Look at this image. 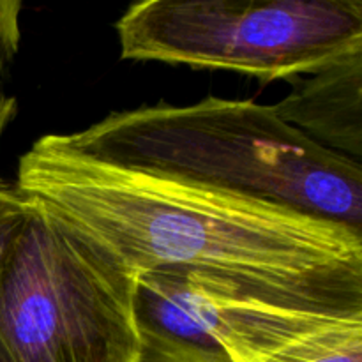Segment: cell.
Masks as SVG:
<instances>
[{
  "mask_svg": "<svg viewBox=\"0 0 362 362\" xmlns=\"http://www.w3.org/2000/svg\"><path fill=\"white\" fill-rule=\"evenodd\" d=\"M14 189L136 274L211 272L297 303L362 310V233L341 223L98 161L59 134L21 156Z\"/></svg>",
  "mask_w": 362,
  "mask_h": 362,
  "instance_id": "1",
  "label": "cell"
},
{
  "mask_svg": "<svg viewBox=\"0 0 362 362\" xmlns=\"http://www.w3.org/2000/svg\"><path fill=\"white\" fill-rule=\"evenodd\" d=\"M59 136L98 161L271 202L362 233L361 163L283 122L272 105L159 103Z\"/></svg>",
  "mask_w": 362,
  "mask_h": 362,
  "instance_id": "2",
  "label": "cell"
},
{
  "mask_svg": "<svg viewBox=\"0 0 362 362\" xmlns=\"http://www.w3.org/2000/svg\"><path fill=\"white\" fill-rule=\"evenodd\" d=\"M0 267V341L14 362H138V274L30 202Z\"/></svg>",
  "mask_w": 362,
  "mask_h": 362,
  "instance_id": "3",
  "label": "cell"
},
{
  "mask_svg": "<svg viewBox=\"0 0 362 362\" xmlns=\"http://www.w3.org/2000/svg\"><path fill=\"white\" fill-rule=\"evenodd\" d=\"M115 28L124 60L290 80L362 52V0H145Z\"/></svg>",
  "mask_w": 362,
  "mask_h": 362,
  "instance_id": "4",
  "label": "cell"
},
{
  "mask_svg": "<svg viewBox=\"0 0 362 362\" xmlns=\"http://www.w3.org/2000/svg\"><path fill=\"white\" fill-rule=\"evenodd\" d=\"M140 334L216 350L228 362H283L311 343L362 324V310L283 299L211 272L138 274Z\"/></svg>",
  "mask_w": 362,
  "mask_h": 362,
  "instance_id": "5",
  "label": "cell"
},
{
  "mask_svg": "<svg viewBox=\"0 0 362 362\" xmlns=\"http://www.w3.org/2000/svg\"><path fill=\"white\" fill-rule=\"evenodd\" d=\"M272 108L283 122L318 145L361 163L362 52L306 74Z\"/></svg>",
  "mask_w": 362,
  "mask_h": 362,
  "instance_id": "6",
  "label": "cell"
},
{
  "mask_svg": "<svg viewBox=\"0 0 362 362\" xmlns=\"http://www.w3.org/2000/svg\"><path fill=\"white\" fill-rule=\"evenodd\" d=\"M21 9L23 4L20 0H0V141L16 115V99L7 90V83L11 66L20 49Z\"/></svg>",
  "mask_w": 362,
  "mask_h": 362,
  "instance_id": "7",
  "label": "cell"
},
{
  "mask_svg": "<svg viewBox=\"0 0 362 362\" xmlns=\"http://www.w3.org/2000/svg\"><path fill=\"white\" fill-rule=\"evenodd\" d=\"M283 362H362V324L332 332Z\"/></svg>",
  "mask_w": 362,
  "mask_h": 362,
  "instance_id": "8",
  "label": "cell"
},
{
  "mask_svg": "<svg viewBox=\"0 0 362 362\" xmlns=\"http://www.w3.org/2000/svg\"><path fill=\"white\" fill-rule=\"evenodd\" d=\"M32 204L0 179V267L27 223Z\"/></svg>",
  "mask_w": 362,
  "mask_h": 362,
  "instance_id": "9",
  "label": "cell"
},
{
  "mask_svg": "<svg viewBox=\"0 0 362 362\" xmlns=\"http://www.w3.org/2000/svg\"><path fill=\"white\" fill-rule=\"evenodd\" d=\"M0 362H14L13 357L9 356V352H7V349L4 346L2 341H0Z\"/></svg>",
  "mask_w": 362,
  "mask_h": 362,
  "instance_id": "10",
  "label": "cell"
}]
</instances>
